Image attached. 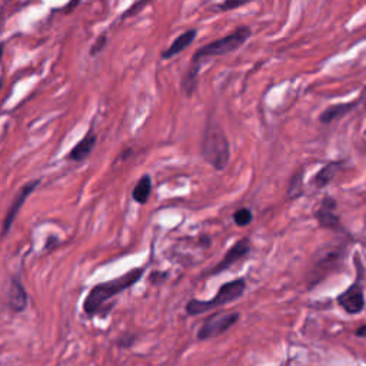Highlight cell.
I'll return each instance as SVG.
<instances>
[{
  "mask_svg": "<svg viewBox=\"0 0 366 366\" xmlns=\"http://www.w3.org/2000/svg\"><path fill=\"white\" fill-rule=\"evenodd\" d=\"M143 275H144V267H135V269H131L129 272L120 275L115 279L94 285L89 290V294L83 301V312L88 316L97 315L112 298L124 294L125 290L131 289L138 281L142 279Z\"/></svg>",
  "mask_w": 366,
  "mask_h": 366,
  "instance_id": "1",
  "label": "cell"
},
{
  "mask_svg": "<svg viewBox=\"0 0 366 366\" xmlns=\"http://www.w3.org/2000/svg\"><path fill=\"white\" fill-rule=\"evenodd\" d=\"M201 155L206 163L216 170H225L231 160V144L224 129L215 120H209L205 128Z\"/></svg>",
  "mask_w": 366,
  "mask_h": 366,
  "instance_id": "2",
  "label": "cell"
},
{
  "mask_svg": "<svg viewBox=\"0 0 366 366\" xmlns=\"http://www.w3.org/2000/svg\"><path fill=\"white\" fill-rule=\"evenodd\" d=\"M347 256L345 243H329L316 251L312 258L309 272H308V285L313 288L326 279L332 272L344 263Z\"/></svg>",
  "mask_w": 366,
  "mask_h": 366,
  "instance_id": "3",
  "label": "cell"
},
{
  "mask_svg": "<svg viewBox=\"0 0 366 366\" xmlns=\"http://www.w3.org/2000/svg\"><path fill=\"white\" fill-rule=\"evenodd\" d=\"M251 35H252V31L249 26H239L232 33L199 47L198 51L194 52V55L192 56L189 66L201 69L203 59L224 56V55H228V53L238 51L240 46L247 43V40L251 38Z\"/></svg>",
  "mask_w": 366,
  "mask_h": 366,
  "instance_id": "4",
  "label": "cell"
},
{
  "mask_svg": "<svg viewBox=\"0 0 366 366\" xmlns=\"http://www.w3.org/2000/svg\"><path fill=\"white\" fill-rule=\"evenodd\" d=\"M247 279L238 278L231 282H225L219 288L217 294L210 301H201V299H190L186 303V313L189 316H199L206 313L208 310H213L217 308H222L225 305L233 303L243 297L247 292Z\"/></svg>",
  "mask_w": 366,
  "mask_h": 366,
  "instance_id": "5",
  "label": "cell"
},
{
  "mask_svg": "<svg viewBox=\"0 0 366 366\" xmlns=\"http://www.w3.org/2000/svg\"><path fill=\"white\" fill-rule=\"evenodd\" d=\"M240 321V312H215L198 329L197 338L201 342L222 336Z\"/></svg>",
  "mask_w": 366,
  "mask_h": 366,
  "instance_id": "6",
  "label": "cell"
},
{
  "mask_svg": "<svg viewBox=\"0 0 366 366\" xmlns=\"http://www.w3.org/2000/svg\"><path fill=\"white\" fill-rule=\"evenodd\" d=\"M251 251H252V245L248 238H242L236 240L232 245V248L225 253V256L208 272V275L215 276V275H219V274L228 271L229 267H232L236 262L245 259L251 253Z\"/></svg>",
  "mask_w": 366,
  "mask_h": 366,
  "instance_id": "7",
  "label": "cell"
},
{
  "mask_svg": "<svg viewBox=\"0 0 366 366\" xmlns=\"http://www.w3.org/2000/svg\"><path fill=\"white\" fill-rule=\"evenodd\" d=\"M338 305L349 315H358L365 309V294L362 285V274L359 272L358 279L345 292H342L336 299Z\"/></svg>",
  "mask_w": 366,
  "mask_h": 366,
  "instance_id": "8",
  "label": "cell"
},
{
  "mask_svg": "<svg viewBox=\"0 0 366 366\" xmlns=\"http://www.w3.org/2000/svg\"><path fill=\"white\" fill-rule=\"evenodd\" d=\"M40 182H42V179H36V181H31L28 183H24L20 188V190L16 193V197L12 201V205H10V208H9V210H8L6 216H5V221H3V229H2L3 238H6L8 233L10 232L12 225L15 222L17 213L20 212V209L24 205V202H26V199L31 197V194L36 190V188L40 185Z\"/></svg>",
  "mask_w": 366,
  "mask_h": 366,
  "instance_id": "9",
  "label": "cell"
},
{
  "mask_svg": "<svg viewBox=\"0 0 366 366\" xmlns=\"http://www.w3.org/2000/svg\"><path fill=\"white\" fill-rule=\"evenodd\" d=\"M336 201L331 197H325L319 205V208L315 210V217L318 221L319 226L324 229H329L333 232H344V226L340 224V217L335 213L336 210Z\"/></svg>",
  "mask_w": 366,
  "mask_h": 366,
  "instance_id": "10",
  "label": "cell"
},
{
  "mask_svg": "<svg viewBox=\"0 0 366 366\" xmlns=\"http://www.w3.org/2000/svg\"><path fill=\"white\" fill-rule=\"evenodd\" d=\"M29 303V295L24 289L20 276L10 278V285L8 290V305L13 313H22L26 310Z\"/></svg>",
  "mask_w": 366,
  "mask_h": 366,
  "instance_id": "11",
  "label": "cell"
},
{
  "mask_svg": "<svg viewBox=\"0 0 366 366\" xmlns=\"http://www.w3.org/2000/svg\"><path fill=\"white\" fill-rule=\"evenodd\" d=\"M97 142V136L93 132V129H89V132L83 136V139L73 148L67 156L69 160L72 162H82L86 158H89V155L92 153V151L94 149Z\"/></svg>",
  "mask_w": 366,
  "mask_h": 366,
  "instance_id": "12",
  "label": "cell"
},
{
  "mask_svg": "<svg viewBox=\"0 0 366 366\" xmlns=\"http://www.w3.org/2000/svg\"><path fill=\"white\" fill-rule=\"evenodd\" d=\"M198 36V31L197 29H189L186 32H183L182 35H179L174 43L170 44L169 47H166L165 51L162 52V59H172L175 56H178L179 53H182L186 47H189L193 40L197 39Z\"/></svg>",
  "mask_w": 366,
  "mask_h": 366,
  "instance_id": "13",
  "label": "cell"
},
{
  "mask_svg": "<svg viewBox=\"0 0 366 366\" xmlns=\"http://www.w3.org/2000/svg\"><path fill=\"white\" fill-rule=\"evenodd\" d=\"M356 106V101L353 102H347V103H338V105H332L329 108H326L321 115H319V122L324 125H329L332 122L344 117L345 115H348L349 112L353 110V108Z\"/></svg>",
  "mask_w": 366,
  "mask_h": 366,
  "instance_id": "14",
  "label": "cell"
},
{
  "mask_svg": "<svg viewBox=\"0 0 366 366\" xmlns=\"http://www.w3.org/2000/svg\"><path fill=\"white\" fill-rule=\"evenodd\" d=\"M344 162H331L328 165H325L318 174H316L312 179V185L316 189H324L325 186H328L332 179L335 178V175L339 172V169L342 167Z\"/></svg>",
  "mask_w": 366,
  "mask_h": 366,
  "instance_id": "15",
  "label": "cell"
},
{
  "mask_svg": "<svg viewBox=\"0 0 366 366\" xmlns=\"http://www.w3.org/2000/svg\"><path fill=\"white\" fill-rule=\"evenodd\" d=\"M151 193H152V178L149 175H143L132 192V198L136 203L146 205L151 198Z\"/></svg>",
  "mask_w": 366,
  "mask_h": 366,
  "instance_id": "16",
  "label": "cell"
},
{
  "mask_svg": "<svg viewBox=\"0 0 366 366\" xmlns=\"http://www.w3.org/2000/svg\"><path fill=\"white\" fill-rule=\"evenodd\" d=\"M303 175H305V170L299 169L298 172L292 175V178L289 179V185L286 190V198L289 201L298 199L303 194Z\"/></svg>",
  "mask_w": 366,
  "mask_h": 366,
  "instance_id": "17",
  "label": "cell"
},
{
  "mask_svg": "<svg viewBox=\"0 0 366 366\" xmlns=\"http://www.w3.org/2000/svg\"><path fill=\"white\" fill-rule=\"evenodd\" d=\"M252 221H253V213L249 208H240L233 213V222L240 228L251 225Z\"/></svg>",
  "mask_w": 366,
  "mask_h": 366,
  "instance_id": "18",
  "label": "cell"
},
{
  "mask_svg": "<svg viewBox=\"0 0 366 366\" xmlns=\"http://www.w3.org/2000/svg\"><path fill=\"white\" fill-rule=\"evenodd\" d=\"M136 342V335L133 333H129V332H125L122 333L117 340H116V345L122 349H128V348H132L133 344Z\"/></svg>",
  "mask_w": 366,
  "mask_h": 366,
  "instance_id": "19",
  "label": "cell"
},
{
  "mask_svg": "<svg viewBox=\"0 0 366 366\" xmlns=\"http://www.w3.org/2000/svg\"><path fill=\"white\" fill-rule=\"evenodd\" d=\"M252 0H224V2L219 5V9L226 12V10H235L239 9L242 6H245L248 3H251Z\"/></svg>",
  "mask_w": 366,
  "mask_h": 366,
  "instance_id": "20",
  "label": "cell"
},
{
  "mask_svg": "<svg viewBox=\"0 0 366 366\" xmlns=\"http://www.w3.org/2000/svg\"><path fill=\"white\" fill-rule=\"evenodd\" d=\"M106 44H108V38H106V35H101L99 38H97L96 40H94V43L92 44V47H90V56H97V55H99V53H102L103 52V49L106 47Z\"/></svg>",
  "mask_w": 366,
  "mask_h": 366,
  "instance_id": "21",
  "label": "cell"
},
{
  "mask_svg": "<svg viewBox=\"0 0 366 366\" xmlns=\"http://www.w3.org/2000/svg\"><path fill=\"white\" fill-rule=\"evenodd\" d=\"M151 2V0H138V2H135L124 15H122V17L126 19V17H132V16H136L138 13H140L146 5H148Z\"/></svg>",
  "mask_w": 366,
  "mask_h": 366,
  "instance_id": "22",
  "label": "cell"
},
{
  "mask_svg": "<svg viewBox=\"0 0 366 366\" xmlns=\"http://www.w3.org/2000/svg\"><path fill=\"white\" fill-rule=\"evenodd\" d=\"M81 2H82V0H70V2L66 5V12L75 10L81 5Z\"/></svg>",
  "mask_w": 366,
  "mask_h": 366,
  "instance_id": "23",
  "label": "cell"
},
{
  "mask_svg": "<svg viewBox=\"0 0 366 366\" xmlns=\"http://www.w3.org/2000/svg\"><path fill=\"white\" fill-rule=\"evenodd\" d=\"M356 336L366 338V324H365V325H362L360 328H358V331H356Z\"/></svg>",
  "mask_w": 366,
  "mask_h": 366,
  "instance_id": "24",
  "label": "cell"
},
{
  "mask_svg": "<svg viewBox=\"0 0 366 366\" xmlns=\"http://www.w3.org/2000/svg\"><path fill=\"white\" fill-rule=\"evenodd\" d=\"M365 108H366V102H365Z\"/></svg>",
  "mask_w": 366,
  "mask_h": 366,
  "instance_id": "25",
  "label": "cell"
},
{
  "mask_svg": "<svg viewBox=\"0 0 366 366\" xmlns=\"http://www.w3.org/2000/svg\"><path fill=\"white\" fill-rule=\"evenodd\" d=\"M365 90H366V88H365Z\"/></svg>",
  "mask_w": 366,
  "mask_h": 366,
  "instance_id": "26",
  "label": "cell"
}]
</instances>
